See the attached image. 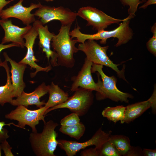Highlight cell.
Listing matches in <instances>:
<instances>
[{
    "mask_svg": "<svg viewBox=\"0 0 156 156\" xmlns=\"http://www.w3.org/2000/svg\"><path fill=\"white\" fill-rule=\"evenodd\" d=\"M2 150L4 153L5 156H14L11 149L12 147L9 144L7 140H5L1 143Z\"/></svg>",
    "mask_w": 156,
    "mask_h": 156,
    "instance_id": "29",
    "label": "cell"
},
{
    "mask_svg": "<svg viewBox=\"0 0 156 156\" xmlns=\"http://www.w3.org/2000/svg\"><path fill=\"white\" fill-rule=\"evenodd\" d=\"M49 97L44 106L48 108L62 103L68 99V94L52 82L49 86Z\"/></svg>",
    "mask_w": 156,
    "mask_h": 156,
    "instance_id": "20",
    "label": "cell"
},
{
    "mask_svg": "<svg viewBox=\"0 0 156 156\" xmlns=\"http://www.w3.org/2000/svg\"><path fill=\"white\" fill-rule=\"evenodd\" d=\"M80 122L79 116L76 113H73L62 118L60 123L61 125L70 126L77 124Z\"/></svg>",
    "mask_w": 156,
    "mask_h": 156,
    "instance_id": "26",
    "label": "cell"
},
{
    "mask_svg": "<svg viewBox=\"0 0 156 156\" xmlns=\"http://www.w3.org/2000/svg\"><path fill=\"white\" fill-rule=\"evenodd\" d=\"M139 148L131 147V149L127 153L126 156H138L143 155L142 150H139Z\"/></svg>",
    "mask_w": 156,
    "mask_h": 156,
    "instance_id": "31",
    "label": "cell"
},
{
    "mask_svg": "<svg viewBox=\"0 0 156 156\" xmlns=\"http://www.w3.org/2000/svg\"><path fill=\"white\" fill-rule=\"evenodd\" d=\"M148 50L155 56L156 55V33H153V37L146 43Z\"/></svg>",
    "mask_w": 156,
    "mask_h": 156,
    "instance_id": "28",
    "label": "cell"
},
{
    "mask_svg": "<svg viewBox=\"0 0 156 156\" xmlns=\"http://www.w3.org/2000/svg\"><path fill=\"white\" fill-rule=\"evenodd\" d=\"M49 86L43 82L31 93H27L23 91L16 99H12L10 104L14 106L22 105L27 107L34 105L38 108L42 107L46 103L44 101H40V99L48 93Z\"/></svg>",
    "mask_w": 156,
    "mask_h": 156,
    "instance_id": "16",
    "label": "cell"
},
{
    "mask_svg": "<svg viewBox=\"0 0 156 156\" xmlns=\"http://www.w3.org/2000/svg\"><path fill=\"white\" fill-rule=\"evenodd\" d=\"M130 20L128 16L114 29L110 31L102 30L92 34L82 33L80 30V27L77 25V27L70 31V34L71 38H76L78 42L81 43H83L87 40H100L101 44H105L108 39L117 38L118 41L115 46L117 47L127 43L132 38L133 31L129 26Z\"/></svg>",
    "mask_w": 156,
    "mask_h": 156,
    "instance_id": "1",
    "label": "cell"
},
{
    "mask_svg": "<svg viewBox=\"0 0 156 156\" xmlns=\"http://www.w3.org/2000/svg\"></svg>",
    "mask_w": 156,
    "mask_h": 156,
    "instance_id": "38",
    "label": "cell"
},
{
    "mask_svg": "<svg viewBox=\"0 0 156 156\" xmlns=\"http://www.w3.org/2000/svg\"><path fill=\"white\" fill-rule=\"evenodd\" d=\"M0 25L4 31V36L2 40L1 44L12 42L18 45L22 48L25 47L23 38L24 35L30 30L32 26L28 25L21 28L12 23L8 19L0 21Z\"/></svg>",
    "mask_w": 156,
    "mask_h": 156,
    "instance_id": "14",
    "label": "cell"
},
{
    "mask_svg": "<svg viewBox=\"0 0 156 156\" xmlns=\"http://www.w3.org/2000/svg\"><path fill=\"white\" fill-rule=\"evenodd\" d=\"M3 55L5 60L9 62L11 65V78L13 88V95L14 97L17 98L24 91L26 86L23 80V76L27 65L17 63L10 58L6 52L3 53Z\"/></svg>",
    "mask_w": 156,
    "mask_h": 156,
    "instance_id": "17",
    "label": "cell"
},
{
    "mask_svg": "<svg viewBox=\"0 0 156 156\" xmlns=\"http://www.w3.org/2000/svg\"><path fill=\"white\" fill-rule=\"evenodd\" d=\"M45 1H47V2H50V1H52L54 0H43Z\"/></svg>",
    "mask_w": 156,
    "mask_h": 156,
    "instance_id": "37",
    "label": "cell"
},
{
    "mask_svg": "<svg viewBox=\"0 0 156 156\" xmlns=\"http://www.w3.org/2000/svg\"><path fill=\"white\" fill-rule=\"evenodd\" d=\"M7 61H5L0 64V66L4 68L7 75V81L4 86H0V105L3 106L5 103H10L14 98L13 88L12 84L10 70Z\"/></svg>",
    "mask_w": 156,
    "mask_h": 156,
    "instance_id": "19",
    "label": "cell"
},
{
    "mask_svg": "<svg viewBox=\"0 0 156 156\" xmlns=\"http://www.w3.org/2000/svg\"><path fill=\"white\" fill-rule=\"evenodd\" d=\"M92 63L86 57L80 70L76 76L72 77L73 83L70 90L74 92L79 87L98 92L99 87L94 81L92 75L91 68Z\"/></svg>",
    "mask_w": 156,
    "mask_h": 156,
    "instance_id": "15",
    "label": "cell"
},
{
    "mask_svg": "<svg viewBox=\"0 0 156 156\" xmlns=\"http://www.w3.org/2000/svg\"><path fill=\"white\" fill-rule=\"evenodd\" d=\"M156 4V0H148L142 5L140 6L139 8L146 9L150 5Z\"/></svg>",
    "mask_w": 156,
    "mask_h": 156,
    "instance_id": "34",
    "label": "cell"
},
{
    "mask_svg": "<svg viewBox=\"0 0 156 156\" xmlns=\"http://www.w3.org/2000/svg\"><path fill=\"white\" fill-rule=\"evenodd\" d=\"M100 156H120L113 144L109 140L102 145L99 151Z\"/></svg>",
    "mask_w": 156,
    "mask_h": 156,
    "instance_id": "25",
    "label": "cell"
},
{
    "mask_svg": "<svg viewBox=\"0 0 156 156\" xmlns=\"http://www.w3.org/2000/svg\"><path fill=\"white\" fill-rule=\"evenodd\" d=\"M109 140L114 145L120 156H126L132 147L129 138L123 135H111Z\"/></svg>",
    "mask_w": 156,
    "mask_h": 156,
    "instance_id": "21",
    "label": "cell"
},
{
    "mask_svg": "<svg viewBox=\"0 0 156 156\" xmlns=\"http://www.w3.org/2000/svg\"><path fill=\"white\" fill-rule=\"evenodd\" d=\"M125 109V107L123 105L113 107H108L104 109L102 114L103 117L115 123L120 121L122 123H123Z\"/></svg>",
    "mask_w": 156,
    "mask_h": 156,
    "instance_id": "22",
    "label": "cell"
},
{
    "mask_svg": "<svg viewBox=\"0 0 156 156\" xmlns=\"http://www.w3.org/2000/svg\"><path fill=\"white\" fill-rule=\"evenodd\" d=\"M12 125H13L17 127L20 128L19 126L14 124L13 122L6 124L5 122L0 121V143L5 140H7L10 137V135L8 134V131L4 128V127L6 125L10 126Z\"/></svg>",
    "mask_w": 156,
    "mask_h": 156,
    "instance_id": "27",
    "label": "cell"
},
{
    "mask_svg": "<svg viewBox=\"0 0 156 156\" xmlns=\"http://www.w3.org/2000/svg\"><path fill=\"white\" fill-rule=\"evenodd\" d=\"M14 47H20V46L17 44L12 42L11 44L7 45H4L3 44L1 43L0 44V53L4 49ZM2 62L0 58V64Z\"/></svg>",
    "mask_w": 156,
    "mask_h": 156,
    "instance_id": "33",
    "label": "cell"
},
{
    "mask_svg": "<svg viewBox=\"0 0 156 156\" xmlns=\"http://www.w3.org/2000/svg\"><path fill=\"white\" fill-rule=\"evenodd\" d=\"M72 24L62 25L58 34L54 36L51 43L53 51L57 55L58 66L68 68L74 66L75 60L73 55L79 51L75 46L78 41L76 39H73L70 34Z\"/></svg>",
    "mask_w": 156,
    "mask_h": 156,
    "instance_id": "2",
    "label": "cell"
},
{
    "mask_svg": "<svg viewBox=\"0 0 156 156\" xmlns=\"http://www.w3.org/2000/svg\"><path fill=\"white\" fill-rule=\"evenodd\" d=\"M81 156H100L99 150L96 148L84 150L80 153Z\"/></svg>",
    "mask_w": 156,
    "mask_h": 156,
    "instance_id": "30",
    "label": "cell"
},
{
    "mask_svg": "<svg viewBox=\"0 0 156 156\" xmlns=\"http://www.w3.org/2000/svg\"><path fill=\"white\" fill-rule=\"evenodd\" d=\"M48 109L44 106L36 110H31L24 106L19 105L5 117L6 119L17 121V125L20 128L25 129V126L28 125L31 129L32 132H37L36 126L40 121L42 120L44 124L46 122L44 113Z\"/></svg>",
    "mask_w": 156,
    "mask_h": 156,
    "instance_id": "7",
    "label": "cell"
},
{
    "mask_svg": "<svg viewBox=\"0 0 156 156\" xmlns=\"http://www.w3.org/2000/svg\"><path fill=\"white\" fill-rule=\"evenodd\" d=\"M111 132L110 131L107 133L103 131L101 127L91 138L86 142L81 143L74 141L58 139V145L65 152L68 156H74L81 149L93 145L99 151L103 144L109 140Z\"/></svg>",
    "mask_w": 156,
    "mask_h": 156,
    "instance_id": "9",
    "label": "cell"
},
{
    "mask_svg": "<svg viewBox=\"0 0 156 156\" xmlns=\"http://www.w3.org/2000/svg\"><path fill=\"white\" fill-rule=\"evenodd\" d=\"M59 124L52 120L46 122L40 133L32 132L29 140L34 153L36 156H55L54 152L58 142L55 131Z\"/></svg>",
    "mask_w": 156,
    "mask_h": 156,
    "instance_id": "3",
    "label": "cell"
},
{
    "mask_svg": "<svg viewBox=\"0 0 156 156\" xmlns=\"http://www.w3.org/2000/svg\"><path fill=\"white\" fill-rule=\"evenodd\" d=\"M109 46L101 47L94 40H87L83 43H80L77 46L79 51L86 54V58L93 63L109 67L117 73L120 78L126 80L124 75V70H120L118 66L120 64L113 63L107 54Z\"/></svg>",
    "mask_w": 156,
    "mask_h": 156,
    "instance_id": "5",
    "label": "cell"
},
{
    "mask_svg": "<svg viewBox=\"0 0 156 156\" xmlns=\"http://www.w3.org/2000/svg\"><path fill=\"white\" fill-rule=\"evenodd\" d=\"M33 25L36 28L39 36L40 47L42 49V52L45 53L49 62L51 58V65L53 67L58 66L57 55L51 49V42L55 34L50 32L48 26H44L40 20H36Z\"/></svg>",
    "mask_w": 156,
    "mask_h": 156,
    "instance_id": "13",
    "label": "cell"
},
{
    "mask_svg": "<svg viewBox=\"0 0 156 156\" xmlns=\"http://www.w3.org/2000/svg\"><path fill=\"white\" fill-rule=\"evenodd\" d=\"M121 3L124 6H129L128 9V17L130 18H133L135 16L138 5L146 2V0H120Z\"/></svg>",
    "mask_w": 156,
    "mask_h": 156,
    "instance_id": "24",
    "label": "cell"
},
{
    "mask_svg": "<svg viewBox=\"0 0 156 156\" xmlns=\"http://www.w3.org/2000/svg\"><path fill=\"white\" fill-rule=\"evenodd\" d=\"M92 91L83 88H78L74 91L73 95L69 97L66 101L48 109L44 115L55 109L66 108L73 113L77 114L79 116H84L92 104L93 95Z\"/></svg>",
    "mask_w": 156,
    "mask_h": 156,
    "instance_id": "6",
    "label": "cell"
},
{
    "mask_svg": "<svg viewBox=\"0 0 156 156\" xmlns=\"http://www.w3.org/2000/svg\"><path fill=\"white\" fill-rule=\"evenodd\" d=\"M1 143H0V156H1L2 155V153H1Z\"/></svg>",
    "mask_w": 156,
    "mask_h": 156,
    "instance_id": "36",
    "label": "cell"
},
{
    "mask_svg": "<svg viewBox=\"0 0 156 156\" xmlns=\"http://www.w3.org/2000/svg\"><path fill=\"white\" fill-rule=\"evenodd\" d=\"M38 36V34L35 27L33 25L30 30L24 35V38L25 40V47L27 49L25 56L19 62L28 65L31 69L36 70L34 73L30 74L31 77H34L37 73L40 71L48 72L51 69L50 65L45 67H42L38 65L36 62L38 61L34 55L33 47L36 39Z\"/></svg>",
    "mask_w": 156,
    "mask_h": 156,
    "instance_id": "12",
    "label": "cell"
},
{
    "mask_svg": "<svg viewBox=\"0 0 156 156\" xmlns=\"http://www.w3.org/2000/svg\"><path fill=\"white\" fill-rule=\"evenodd\" d=\"M103 66L92 63L91 69L92 73L97 72L102 79V81H101L99 76L98 75L97 83L99 90L96 94L97 100H101L108 98L116 102L128 103V99L132 98L133 96L129 93L119 90L116 86V79L114 76L109 77L106 75L103 70Z\"/></svg>",
    "mask_w": 156,
    "mask_h": 156,
    "instance_id": "4",
    "label": "cell"
},
{
    "mask_svg": "<svg viewBox=\"0 0 156 156\" xmlns=\"http://www.w3.org/2000/svg\"><path fill=\"white\" fill-rule=\"evenodd\" d=\"M34 14L40 19L43 25L55 20L60 21L62 25L72 24L77 16L76 12L62 6L56 7L42 5Z\"/></svg>",
    "mask_w": 156,
    "mask_h": 156,
    "instance_id": "8",
    "label": "cell"
},
{
    "mask_svg": "<svg viewBox=\"0 0 156 156\" xmlns=\"http://www.w3.org/2000/svg\"><path fill=\"white\" fill-rule=\"evenodd\" d=\"M23 1L20 0L16 4L3 10L0 13V17L2 19L16 18L26 25L34 22L36 20L35 16L34 14H31V12L33 9L40 8L42 4L40 2L37 4L32 3L29 7H26L23 6Z\"/></svg>",
    "mask_w": 156,
    "mask_h": 156,
    "instance_id": "11",
    "label": "cell"
},
{
    "mask_svg": "<svg viewBox=\"0 0 156 156\" xmlns=\"http://www.w3.org/2000/svg\"><path fill=\"white\" fill-rule=\"evenodd\" d=\"M143 155L144 156H156V149H151L144 148L142 150Z\"/></svg>",
    "mask_w": 156,
    "mask_h": 156,
    "instance_id": "32",
    "label": "cell"
},
{
    "mask_svg": "<svg viewBox=\"0 0 156 156\" xmlns=\"http://www.w3.org/2000/svg\"><path fill=\"white\" fill-rule=\"evenodd\" d=\"M59 130L63 133L78 140L83 136L86 130V127L83 124L80 122L70 126L61 125Z\"/></svg>",
    "mask_w": 156,
    "mask_h": 156,
    "instance_id": "23",
    "label": "cell"
},
{
    "mask_svg": "<svg viewBox=\"0 0 156 156\" xmlns=\"http://www.w3.org/2000/svg\"><path fill=\"white\" fill-rule=\"evenodd\" d=\"M77 14V16L87 21V26H92L93 29L98 31L105 30L108 26L112 24L118 23L124 19L115 18L90 6L79 8Z\"/></svg>",
    "mask_w": 156,
    "mask_h": 156,
    "instance_id": "10",
    "label": "cell"
},
{
    "mask_svg": "<svg viewBox=\"0 0 156 156\" xmlns=\"http://www.w3.org/2000/svg\"><path fill=\"white\" fill-rule=\"evenodd\" d=\"M151 107L154 113L156 112V91L154 89L153 94L148 100L129 105L125 107L123 123H129L137 118L146 110Z\"/></svg>",
    "mask_w": 156,
    "mask_h": 156,
    "instance_id": "18",
    "label": "cell"
},
{
    "mask_svg": "<svg viewBox=\"0 0 156 156\" xmlns=\"http://www.w3.org/2000/svg\"><path fill=\"white\" fill-rule=\"evenodd\" d=\"M14 0H0V13L5 6Z\"/></svg>",
    "mask_w": 156,
    "mask_h": 156,
    "instance_id": "35",
    "label": "cell"
}]
</instances>
